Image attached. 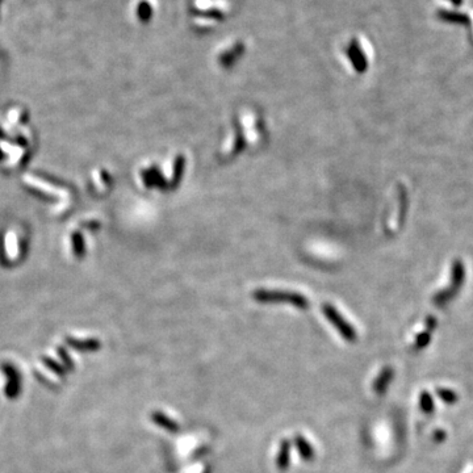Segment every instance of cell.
<instances>
[{"label":"cell","mask_w":473,"mask_h":473,"mask_svg":"<svg viewBox=\"0 0 473 473\" xmlns=\"http://www.w3.org/2000/svg\"><path fill=\"white\" fill-rule=\"evenodd\" d=\"M392 377H393L392 368L386 367L385 370H384L383 372L380 374V376L377 377L376 381H375V385H374L375 392L380 393V394L385 392L386 386L389 385L390 381H392Z\"/></svg>","instance_id":"obj_7"},{"label":"cell","mask_w":473,"mask_h":473,"mask_svg":"<svg viewBox=\"0 0 473 473\" xmlns=\"http://www.w3.org/2000/svg\"><path fill=\"white\" fill-rule=\"evenodd\" d=\"M288 463H289V443L284 441L279 451V456H277V467L280 469H285L288 467Z\"/></svg>","instance_id":"obj_10"},{"label":"cell","mask_w":473,"mask_h":473,"mask_svg":"<svg viewBox=\"0 0 473 473\" xmlns=\"http://www.w3.org/2000/svg\"><path fill=\"white\" fill-rule=\"evenodd\" d=\"M430 339H431L430 334H428V333H423V334L418 335L417 342H415V346H417V348H423L425 346L428 345Z\"/></svg>","instance_id":"obj_15"},{"label":"cell","mask_w":473,"mask_h":473,"mask_svg":"<svg viewBox=\"0 0 473 473\" xmlns=\"http://www.w3.org/2000/svg\"><path fill=\"white\" fill-rule=\"evenodd\" d=\"M421 408L422 410L425 413H431L432 409H434V403H432L431 396L428 394V393H422L421 396Z\"/></svg>","instance_id":"obj_14"},{"label":"cell","mask_w":473,"mask_h":473,"mask_svg":"<svg viewBox=\"0 0 473 473\" xmlns=\"http://www.w3.org/2000/svg\"><path fill=\"white\" fill-rule=\"evenodd\" d=\"M296 446L299 448L300 455L305 459V460H312L313 457H314V452H313V448L306 439H304L303 436H297L296 438Z\"/></svg>","instance_id":"obj_9"},{"label":"cell","mask_w":473,"mask_h":473,"mask_svg":"<svg viewBox=\"0 0 473 473\" xmlns=\"http://www.w3.org/2000/svg\"><path fill=\"white\" fill-rule=\"evenodd\" d=\"M438 396L447 404H455L457 401V394L451 389H438Z\"/></svg>","instance_id":"obj_13"},{"label":"cell","mask_w":473,"mask_h":473,"mask_svg":"<svg viewBox=\"0 0 473 473\" xmlns=\"http://www.w3.org/2000/svg\"><path fill=\"white\" fill-rule=\"evenodd\" d=\"M347 55L357 72H364V71L367 70V58H366V55H364L363 50H361L360 45H359V42L356 40H352L350 42V45L347 48Z\"/></svg>","instance_id":"obj_4"},{"label":"cell","mask_w":473,"mask_h":473,"mask_svg":"<svg viewBox=\"0 0 473 473\" xmlns=\"http://www.w3.org/2000/svg\"><path fill=\"white\" fill-rule=\"evenodd\" d=\"M137 15H138V19L141 20L142 23H149L153 16V8L150 3L141 2L138 4V8H137Z\"/></svg>","instance_id":"obj_11"},{"label":"cell","mask_w":473,"mask_h":473,"mask_svg":"<svg viewBox=\"0 0 473 473\" xmlns=\"http://www.w3.org/2000/svg\"><path fill=\"white\" fill-rule=\"evenodd\" d=\"M193 15H199V16H204V17H210V19L214 20H224L225 19V15L224 12L217 8H210V10H192Z\"/></svg>","instance_id":"obj_12"},{"label":"cell","mask_w":473,"mask_h":473,"mask_svg":"<svg viewBox=\"0 0 473 473\" xmlns=\"http://www.w3.org/2000/svg\"><path fill=\"white\" fill-rule=\"evenodd\" d=\"M254 297L262 303L263 301L264 303H279V301L290 303L301 309H306L309 306L308 299L301 296L300 293L283 292V290H258L254 293Z\"/></svg>","instance_id":"obj_1"},{"label":"cell","mask_w":473,"mask_h":473,"mask_svg":"<svg viewBox=\"0 0 473 473\" xmlns=\"http://www.w3.org/2000/svg\"><path fill=\"white\" fill-rule=\"evenodd\" d=\"M323 313H325L329 321L334 325V328L341 333V335L343 338L350 342H354L355 339H356V332L352 329V326H351L350 323L342 317L341 313L335 309V308H333L330 304H325V305H323Z\"/></svg>","instance_id":"obj_3"},{"label":"cell","mask_w":473,"mask_h":473,"mask_svg":"<svg viewBox=\"0 0 473 473\" xmlns=\"http://www.w3.org/2000/svg\"><path fill=\"white\" fill-rule=\"evenodd\" d=\"M464 277H465L464 264L461 263L460 261H456L454 263V266H452V283H451V286L448 289H444L442 290V292H439L438 295L434 297L435 304L442 306L443 304L448 303V301L456 295V292L461 286V284H463L464 281Z\"/></svg>","instance_id":"obj_2"},{"label":"cell","mask_w":473,"mask_h":473,"mask_svg":"<svg viewBox=\"0 0 473 473\" xmlns=\"http://www.w3.org/2000/svg\"><path fill=\"white\" fill-rule=\"evenodd\" d=\"M438 17L446 23H452V24H460V25L469 26L470 25V19L461 12H454V11H446V10H439L436 12Z\"/></svg>","instance_id":"obj_5"},{"label":"cell","mask_w":473,"mask_h":473,"mask_svg":"<svg viewBox=\"0 0 473 473\" xmlns=\"http://www.w3.org/2000/svg\"><path fill=\"white\" fill-rule=\"evenodd\" d=\"M243 52H245V45H243L242 42H238V44H235L232 49H229L224 54L220 55V63H221L224 67H230V66H233L234 62L243 54Z\"/></svg>","instance_id":"obj_6"},{"label":"cell","mask_w":473,"mask_h":473,"mask_svg":"<svg viewBox=\"0 0 473 473\" xmlns=\"http://www.w3.org/2000/svg\"><path fill=\"white\" fill-rule=\"evenodd\" d=\"M448 2H451V3L454 4V6L459 7V6H461V4H463L464 0H448Z\"/></svg>","instance_id":"obj_16"},{"label":"cell","mask_w":473,"mask_h":473,"mask_svg":"<svg viewBox=\"0 0 473 473\" xmlns=\"http://www.w3.org/2000/svg\"><path fill=\"white\" fill-rule=\"evenodd\" d=\"M153 419H154V422L157 425L166 428V430H168L170 432H176L177 430H179V425H177L176 422L172 421L167 415H164L163 413H154V414H153Z\"/></svg>","instance_id":"obj_8"}]
</instances>
